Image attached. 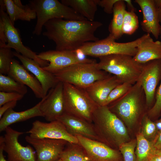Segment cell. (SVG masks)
<instances>
[{
	"mask_svg": "<svg viewBox=\"0 0 161 161\" xmlns=\"http://www.w3.org/2000/svg\"><path fill=\"white\" fill-rule=\"evenodd\" d=\"M103 25L97 21L54 18L44 25L43 35L55 44V50L75 51L85 43L97 41L95 32Z\"/></svg>",
	"mask_w": 161,
	"mask_h": 161,
	"instance_id": "cell-1",
	"label": "cell"
},
{
	"mask_svg": "<svg viewBox=\"0 0 161 161\" xmlns=\"http://www.w3.org/2000/svg\"><path fill=\"white\" fill-rule=\"evenodd\" d=\"M92 120L100 142L116 149L129 141V135L123 122L107 106H98L93 113Z\"/></svg>",
	"mask_w": 161,
	"mask_h": 161,
	"instance_id": "cell-2",
	"label": "cell"
},
{
	"mask_svg": "<svg viewBox=\"0 0 161 161\" xmlns=\"http://www.w3.org/2000/svg\"><path fill=\"white\" fill-rule=\"evenodd\" d=\"M109 109L129 127H132L147 107L144 91L137 81L123 96L107 106Z\"/></svg>",
	"mask_w": 161,
	"mask_h": 161,
	"instance_id": "cell-3",
	"label": "cell"
},
{
	"mask_svg": "<svg viewBox=\"0 0 161 161\" xmlns=\"http://www.w3.org/2000/svg\"><path fill=\"white\" fill-rule=\"evenodd\" d=\"M58 80L85 89L95 81L112 75L99 69L95 59L75 64L55 72Z\"/></svg>",
	"mask_w": 161,
	"mask_h": 161,
	"instance_id": "cell-4",
	"label": "cell"
},
{
	"mask_svg": "<svg viewBox=\"0 0 161 161\" xmlns=\"http://www.w3.org/2000/svg\"><path fill=\"white\" fill-rule=\"evenodd\" d=\"M150 36V34L146 33L134 41L119 43L116 42L114 37L109 34L103 39L85 43L75 52L79 55L80 54L98 58L114 54H124L134 57L140 44Z\"/></svg>",
	"mask_w": 161,
	"mask_h": 161,
	"instance_id": "cell-5",
	"label": "cell"
},
{
	"mask_svg": "<svg viewBox=\"0 0 161 161\" xmlns=\"http://www.w3.org/2000/svg\"><path fill=\"white\" fill-rule=\"evenodd\" d=\"M97 66L100 69L117 76L122 83L134 84L142 71L143 64L135 61L133 57L114 54L99 57Z\"/></svg>",
	"mask_w": 161,
	"mask_h": 161,
	"instance_id": "cell-6",
	"label": "cell"
},
{
	"mask_svg": "<svg viewBox=\"0 0 161 161\" xmlns=\"http://www.w3.org/2000/svg\"><path fill=\"white\" fill-rule=\"evenodd\" d=\"M29 2L28 5L37 15V22L32 33L37 35L41 34L44 24L52 19L87 20L71 7L57 0H32Z\"/></svg>",
	"mask_w": 161,
	"mask_h": 161,
	"instance_id": "cell-7",
	"label": "cell"
},
{
	"mask_svg": "<svg viewBox=\"0 0 161 161\" xmlns=\"http://www.w3.org/2000/svg\"><path fill=\"white\" fill-rule=\"evenodd\" d=\"M63 84L65 113L92 123L93 114L98 106L85 89Z\"/></svg>",
	"mask_w": 161,
	"mask_h": 161,
	"instance_id": "cell-8",
	"label": "cell"
},
{
	"mask_svg": "<svg viewBox=\"0 0 161 161\" xmlns=\"http://www.w3.org/2000/svg\"><path fill=\"white\" fill-rule=\"evenodd\" d=\"M0 20L3 25L7 41L4 47L14 49L16 52L33 59L42 67L49 65L48 61L39 58L36 53L23 45L18 30L12 23L7 13L1 7Z\"/></svg>",
	"mask_w": 161,
	"mask_h": 161,
	"instance_id": "cell-9",
	"label": "cell"
},
{
	"mask_svg": "<svg viewBox=\"0 0 161 161\" xmlns=\"http://www.w3.org/2000/svg\"><path fill=\"white\" fill-rule=\"evenodd\" d=\"M5 131L3 149L7 154L8 161H36L33 148L29 145L23 146L18 142V137L24 132L10 126Z\"/></svg>",
	"mask_w": 161,
	"mask_h": 161,
	"instance_id": "cell-10",
	"label": "cell"
},
{
	"mask_svg": "<svg viewBox=\"0 0 161 161\" xmlns=\"http://www.w3.org/2000/svg\"><path fill=\"white\" fill-rule=\"evenodd\" d=\"M26 133L34 138L63 140L70 143H79L77 138L69 134L64 125L57 120L49 123L35 120Z\"/></svg>",
	"mask_w": 161,
	"mask_h": 161,
	"instance_id": "cell-11",
	"label": "cell"
},
{
	"mask_svg": "<svg viewBox=\"0 0 161 161\" xmlns=\"http://www.w3.org/2000/svg\"><path fill=\"white\" fill-rule=\"evenodd\" d=\"M161 78V59L152 60L143 64L137 81L141 84L146 97L147 108H150L155 99L157 86Z\"/></svg>",
	"mask_w": 161,
	"mask_h": 161,
	"instance_id": "cell-12",
	"label": "cell"
},
{
	"mask_svg": "<svg viewBox=\"0 0 161 161\" xmlns=\"http://www.w3.org/2000/svg\"><path fill=\"white\" fill-rule=\"evenodd\" d=\"M41 101L40 109L47 121L50 122L56 120L58 117L64 114L63 83L59 81Z\"/></svg>",
	"mask_w": 161,
	"mask_h": 161,
	"instance_id": "cell-13",
	"label": "cell"
},
{
	"mask_svg": "<svg viewBox=\"0 0 161 161\" xmlns=\"http://www.w3.org/2000/svg\"><path fill=\"white\" fill-rule=\"evenodd\" d=\"M26 141L35 148L36 161H57L68 142L63 140L36 138L27 136Z\"/></svg>",
	"mask_w": 161,
	"mask_h": 161,
	"instance_id": "cell-14",
	"label": "cell"
},
{
	"mask_svg": "<svg viewBox=\"0 0 161 161\" xmlns=\"http://www.w3.org/2000/svg\"><path fill=\"white\" fill-rule=\"evenodd\" d=\"M37 57L49 62V65L42 67L44 70L54 74L58 70L77 63L87 61L91 59L81 58L74 51L49 50L40 53Z\"/></svg>",
	"mask_w": 161,
	"mask_h": 161,
	"instance_id": "cell-15",
	"label": "cell"
},
{
	"mask_svg": "<svg viewBox=\"0 0 161 161\" xmlns=\"http://www.w3.org/2000/svg\"><path fill=\"white\" fill-rule=\"evenodd\" d=\"M75 136L92 161H123L120 153L104 143L79 135Z\"/></svg>",
	"mask_w": 161,
	"mask_h": 161,
	"instance_id": "cell-16",
	"label": "cell"
},
{
	"mask_svg": "<svg viewBox=\"0 0 161 161\" xmlns=\"http://www.w3.org/2000/svg\"><path fill=\"white\" fill-rule=\"evenodd\" d=\"M14 56L17 58L22 65L32 73L40 83L43 90L44 97L51 89L54 87L59 81L55 75L44 70L33 59L21 54L13 52Z\"/></svg>",
	"mask_w": 161,
	"mask_h": 161,
	"instance_id": "cell-17",
	"label": "cell"
},
{
	"mask_svg": "<svg viewBox=\"0 0 161 161\" xmlns=\"http://www.w3.org/2000/svg\"><path fill=\"white\" fill-rule=\"evenodd\" d=\"M134 2L142 11L143 17L141 24L143 30L146 33L152 34L157 39L161 25L154 0H135Z\"/></svg>",
	"mask_w": 161,
	"mask_h": 161,
	"instance_id": "cell-18",
	"label": "cell"
},
{
	"mask_svg": "<svg viewBox=\"0 0 161 161\" xmlns=\"http://www.w3.org/2000/svg\"><path fill=\"white\" fill-rule=\"evenodd\" d=\"M122 83L117 76L111 75L105 78L95 81L85 90L98 106H104L111 92L116 86Z\"/></svg>",
	"mask_w": 161,
	"mask_h": 161,
	"instance_id": "cell-19",
	"label": "cell"
},
{
	"mask_svg": "<svg viewBox=\"0 0 161 161\" xmlns=\"http://www.w3.org/2000/svg\"><path fill=\"white\" fill-rule=\"evenodd\" d=\"M7 75L17 82L28 86L37 98L42 99L44 97L42 87L38 80L15 59L12 60Z\"/></svg>",
	"mask_w": 161,
	"mask_h": 161,
	"instance_id": "cell-20",
	"label": "cell"
},
{
	"mask_svg": "<svg viewBox=\"0 0 161 161\" xmlns=\"http://www.w3.org/2000/svg\"><path fill=\"white\" fill-rule=\"evenodd\" d=\"M57 120L61 122L67 131L73 136L79 135L100 141L92 123L66 113L58 117Z\"/></svg>",
	"mask_w": 161,
	"mask_h": 161,
	"instance_id": "cell-21",
	"label": "cell"
},
{
	"mask_svg": "<svg viewBox=\"0 0 161 161\" xmlns=\"http://www.w3.org/2000/svg\"><path fill=\"white\" fill-rule=\"evenodd\" d=\"M41 100L32 107L26 110L17 112L10 109L0 119V131H5L9 126L15 123L24 121L37 117H44L40 109Z\"/></svg>",
	"mask_w": 161,
	"mask_h": 161,
	"instance_id": "cell-22",
	"label": "cell"
},
{
	"mask_svg": "<svg viewBox=\"0 0 161 161\" xmlns=\"http://www.w3.org/2000/svg\"><path fill=\"white\" fill-rule=\"evenodd\" d=\"M133 58L140 64L161 59V41H154L150 36L147 37L139 45L137 52Z\"/></svg>",
	"mask_w": 161,
	"mask_h": 161,
	"instance_id": "cell-23",
	"label": "cell"
},
{
	"mask_svg": "<svg viewBox=\"0 0 161 161\" xmlns=\"http://www.w3.org/2000/svg\"><path fill=\"white\" fill-rule=\"evenodd\" d=\"M61 2L90 21H93L97 10V0H61Z\"/></svg>",
	"mask_w": 161,
	"mask_h": 161,
	"instance_id": "cell-24",
	"label": "cell"
},
{
	"mask_svg": "<svg viewBox=\"0 0 161 161\" xmlns=\"http://www.w3.org/2000/svg\"><path fill=\"white\" fill-rule=\"evenodd\" d=\"M6 11L12 23L14 25L15 22L18 20L30 21L37 17L36 12L28 4L26 9L16 5L12 0H3Z\"/></svg>",
	"mask_w": 161,
	"mask_h": 161,
	"instance_id": "cell-25",
	"label": "cell"
},
{
	"mask_svg": "<svg viewBox=\"0 0 161 161\" xmlns=\"http://www.w3.org/2000/svg\"><path fill=\"white\" fill-rule=\"evenodd\" d=\"M125 4L124 0H118L114 6L113 18L109 25V30L110 34L115 40L120 38L123 34L122 27L124 13L126 10Z\"/></svg>",
	"mask_w": 161,
	"mask_h": 161,
	"instance_id": "cell-26",
	"label": "cell"
},
{
	"mask_svg": "<svg viewBox=\"0 0 161 161\" xmlns=\"http://www.w3.org/2000/svg\"><path fill=\"white\" fill-rule=\"evenodd\" d=\"M62 161H92L84 148L79 143L68 142L61 153Z\"/></svg>",
	"mask_w": 161,
	"mask_h": 161,
	"instance_id": "cell-27",
	"label": "cell"
},
{
	"mask_svg": "<svg viewBox=\"0 0 161 161\" xmlns=\"http://www.w3.org/2000/svg\"><path fill=\"white\" fill-rule=\"evenodd\" d=\"M136 139L135 153L137 161H146L150 156L153 155L155 149L154 142L148 140L142 133L137 134Z\"/></svg>",
	"mask_w": 161,
	"mask_h": 161,
	"instance_id": "cell-28",
	"label": "cell"
},
{
	"mask_svg": "<svg viewBox=\"0 0 161 161\" xmlns=\"http://www.w3.org/2000/svg\"><path fill=\"white\" fill-rule=\"evenodd\" d=\"M0 91L17 93L24 95L27 93V89L26 86L8 76L0 74Z\"/></svg>",
	"mask_w": 161,
	"mask_h": 161,
	"instance_id": "cell-29",
	"label": "cell"
},
{
	"mask_svg": "<svg viewBox=\"0 0 161 161\" xmlns=\"http://www.w3.org/2000/svg\"><path fill=\"white\" fill-rule=\"evenodd\" d=\"M138 17L135 12L126 10L125 11L122 32L123 34L131 35L139 27Z\"/></svg>",
	"mask_w": 161,
	"mask_h": 161,
	"instance_id": "cell-30",
	"label": "cell"
},
{
	"mask_svg": "<svg viewBox=\"0 0 161 161\" xmlns=\"http://www.w3.org/2000/svg\"><path fill=\"white\" fill-rule=\"evenodd\" d=\"M11 49L0 47V74L7 75L9 71L13 58L14 56Z\"/></svg>",
	"mask_w": 161,
	"mask_h": 161,
	"instance_id": "cell-31",
	"label": "cell"
},
{
	"mask_svg": "<svg viewBox=\"0 0 161 161\" xmlns=\"http://www.w3.org/2000/svg\"><path fill=\"white\" fill-rule=\"evenodd\" d=\"M136 139L129 141L121 144L119 147L123 161H137L135 150Z\"/></svg>",
	"mask_w": 161,
	"mask_h": 161,
	"instance_id": "cell-32",
	"label": "cell"
},
{
	"mask_svg": "<svg viewBox=\"0 0 161 161\" xmlns=\"http://www.w3.org/2000/svg\"><path fill=\"white\" fill-rule=\"evenodd\" d=\"M133 85L129 83H123L116 86L108 96L104 106L108 105L123 96L130 89Z\"/></svg>",
	"mask_w": 161,
	"mask_h": 161,
	"instance_id": "cell-33",
	"label": "cell"
},
{
	"mask_svg": "<svg viewBox=\"0 0 161 161\" xmlns=\"http://www.w3.org/2000/svg\"><path fill=\"white\" fill-rule=\"evenodd\" d=\"M143 124L142 134L147 139L154 135L157 129L155 124L151 121L145 114L142 118Z\"/></svg>",
	"mask_w": 161,
	"mask_h": 161,
	"instance_id": "cell-34",
	"label": "cell"
},
{
	"mask_svg": "<svg viewBox=\"0 0 161 161\" xmlns=\"http://www.w3.org/2000/svg\"><path fill=\"white\" fill-rule=\"evenodd\" d=\"M155 97L154 104L147 112L148 116L151 117L157 116L161 112V82L156 92Z\"/></svg>",
	"mask_w": 161,
	"mask_h": 161,
	"instance_id": "cell-35",
	"label": "cell"
},
{
	"mask_svg": "<svg viewBox=\"0 0 161 161\" xmlns=\"http://www.w3.org/2000/svg\"><path fill=\"white\" fill-rule=\"evenodd\" d=\"M24 95L15 92H0V107L4 104L10 101L21 100Z\"/></svg>",
	"mask_w": 161,
	"mask_h": 161,
	"instance_id": "cell-36",
	"label": "cell"
},
{
	"mask_svg": "<svg viewBox=\"0 0 161 161\" xmlns=\"http://www.w3.org/2000/svg\"><path fill=\"white\" fill-rule=\"evenodd\" d=\"M118 0H97V5L103 8L104 11L106 13H113V8L115 4Z\"/></svg>",
	"mask_w": 161,
	"mask_h": 161,
	"instance_id": "cell-37",
	"label": "cell"
},
{
	"mask_svg": "<svg viewBox=\"0 0 161 161\" xmlns=\"http://www.w3.org/2000/svg\"><path fill=\"white\" fill-rule=\"evenodd\" d=\"M17 101H13L7 102L0 107V119L4 114L10 109H13L16 106Z\"/></svg>",
	"mask_w": 161,
	"mask_h": 161,
	"instance_id": "cell-38",
	"label": "cell"
},
{
	"mask_svg": "<svg viewBox=\"0 0 161 161\" xmlns=\"http://www.w3.org/2000/svg\"><path fill=\"white\" fill-rule=\"evenodd\" d=\"M7 43L3 23L0 20V47H4Z\"/></svg>",
	"mask_w": 161,
	"mask_h": 161,
	"instance_id": "cell-39",
	"label": "cell"
},
{
	"mask_svg": "<svg viewBox=\"0 0 161 161\" xmlns=\"http://www.w3.org/2000/svg\"><path fill=\"white\" fill-rule=\"evenodd\" d=\"M4 136H1L0 137V161H8L5 159L4 155Z\"/></svg>",
	"mask_w": 161,
	"mask_h": 161,
	"instance_id": "cell-40",
	"label": "cell"
},
{
	"mask_svg": "<svg viewBox=\"0 0 161 161\" xmlns=\"http://www.w3.org/2000/svg\"><path fill=\"white\" fill-rule=\"evenodd\" d=\"M160 23H161V0H154Z\"/></svg>",
	"mask_w": 161,
	"mask_h": 161,
	"instance_id": "cell-41",
	"label": "cell"
},
{
	"mask_svg": "<svg viewBox=\"0 0 161 161\" xmlns=\"http://www.w3.org/2000/svg\"><path fill=\"white\" fill-rule=\"evenodd\" d=\"M154 145L155 149L161 148V131H160L156 140L154 142Z\"/></svg>",
	"mask_w": 161,
	"mask_h": 161,
	"instance_id": "cell-42",
	"label": "cell"
},
{
	"mask_svg": "<svg viewBox=\"0 0 161 161\" xmlns=\"http://www.w3.org/2000/svg\"><path fill=\"white\" fill-rule=\"evenodd\" d=\"M126 2L127 6L129 10V11L135 12L136 8L134 7L132 3V1L130 0H124Z\"/></svg>",
	"mask_w": 161,
	"mask_h": 161,
	"instance_id": "cell-43",
	"label": "cell"
},
{
	"mask_svg": "<svg viewBox=\"0 0 161 161\" xmlns=\"http://www.w3.org/2000/svg\"><path fill=\"white\" fill-rule=\"evenodd\" d=\"M146 161H161V156L156 155H151Z\"/></svg>",
	"mask_w": 161,
	"mask_h": 161,
	"instance_id": "cell-44",
	"label": "cell"
},
{
	"mask_svg": "<svg viewBox=\"0 0 161 161\" xmlns=\"http://www.w3.org/2000/svg\"><path fill=\"white\" fill-rule=\"evenodd\" d=\"M153 155L161 156V148L158 149H155L154 151Z\"/></svg>",
	"mask_w": 161,
	"mask_h": 161,
	"instance_id": "cell-45",
	"label": "cell"
},
{
	"mask_svg": "<svg viewBox=\"0 0 161 161\" xmlns=\"http://www.w3.org/2000/svg\"><path fill=\"white\" fill-rule=\"evenodd\" d=\"M157 129L160 131H161V120L157 122L155 124Z\"/></svg>",
	"mask_w": 161,
	"mask_h": 161,
	"instance_id": "cell-46",
	"label": "cell"
},
{
	"mask_svg": "<svg viewBox=\"0 0 161 161\" xmlns=\"http://www.w3.org/2000/svg\"><path fill=\"white\" fill-rule=\"evenodd\" d=\"M159 36H160V38H161V25L160 26V31Z\"/></svg>",
	"mask_w": 161,
	"mask_h": 161,
	"instance_id": "cell-47",
	"label": "cell"
},
{
	"mask_svg": "<svg viewBox=\"0 0 161 161\" xmlns=\"http://www.w3.org/2000/svg\"><path fill=\"white\" fill-rule=\"evenodd\" d=\"M57 161H62L61 159H59Z\"/></svg>",
	"mask_w": 161,
	"mask_h": 161,
	"instance_id": "cell-48",
	"label": "cell"
}]
</instances>
